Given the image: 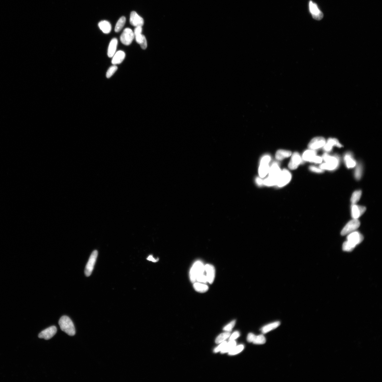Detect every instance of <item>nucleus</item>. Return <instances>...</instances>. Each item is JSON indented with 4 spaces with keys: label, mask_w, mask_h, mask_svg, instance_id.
Here are the masks:
<instances>
[{
    "label": "nucleus",
    "mask_w": 382,
    "mask_h": 382,
    "mask_svg": "<svg viewBox=\"0 0 382 382\" xmlns=\"http://www.w3.org/2000/svg\"><path fill=\"white\" fill-rule=\"evenodd\" d=\"M281 171L278 163L273 162L270 167L268 176L263 180V185L268 187L276 185Z\"/></svg>",
    "instance_id": "f257e3e1"
},
{
    "label": "nucleus",
    "mask_w": 382,
    "mask_h": 382,
    "mask_svg": "<svg viewBox=\"0 0 382 382\" xmlns=\"http://www.w3.org/2000/svg\"><path fill=\"white\" fill-rule=\"evenodd\" d=\"M325 162L320 166V168L325 170L334 171L337 169L340 164V159L338 156H331L325 153L322 157Z\"/></svg>",
    "instance_id": "f03ea898"
},
{
    "label": "nucleus",
    "mask_w": 382,
    "mask_h": 382,
    "mask_svg": "<svg viewBox=\"0 0 382 382\" xmlns=\"http://www.w3.org/2000/svg\"><path fill=\"white\" fill-rule=\"evenodd\" d=\"M59 325L62 331L69 336H73L75 334V328L70 317L63 316L59 320Z\"/></svg>",
    "instance_id": "7ed1b4c3"
},
{
    "label": "nucleus",
    "mask_w": 382,
    "mask_h": 382,
    "mask_svg": "<svg viewBox=\"0 0 382 382\" xmlns=\"http://www.w3.org/2000/svg\"><path fill=\"white\" fill-rule=\"evenodd\" d=\"M205 273L204 265L200 261H197L193 264L190 271V279L191 282L194 283L196 282V278L199 276Z\"/></svg>",
    "instance_id": "20e7f679"
},
{
    "label": "nucleus",
    "mask_w": 382,
    "mask_h": 382,
    "mask_svg": "<svg viewBox=\"0 0 382 382\" xmlns=\"http://www.w3.org/2000/svg\"><path fill=\"white\" fill-rule=\"evenodd\" d=\"M292 179V174L287 169L281 170L279 174L276 186L282 188L288 184Z\"/></svg>",
    "instance_id": "39448f33"
},
{
    "label": "nucleus",
    "mask_w": 382,
    "mask_h": 382,
    "mask_svg": "<svg viewBox=\"0 0 382 382\" xmlns=\"http://www.w3.org/2000/svg\"><path fill=\"white\" fill-rule=\"evenodd\" d=\"M360 225V222L358 219H353L349 221L343 228L341 232L342 236L347 235L351 232L355 231Z\"/></svg>",
    "instance_id": "423d86ee"
},
{
    "label": "nucleus",
    "mask_w": 382,
    "mask_h": 382,
    "mask_svg": "<svg viewBox=\"0 0 382 382\" xmlns=\"http://www.w3.org/2000/svg\"><path fill=\"white\" fill-rule=\"evenodd\" d=\"M135 38L134 32L130 28H126L124 30L120 37L122 43L125 45H130Z\"/></svg>",
    "instance_id": "0eeeda50"
},
{
    "label": "nucleus",
    "mask_w": 382,
    "mask_h": 382,
    "mask_svg": "<svg viewBox=\"0 0 382 382\" xmlns=\"http://www.w3.org/2000/svg\"><path fill=\"white\" fill-rule=\"evenodd\" d=\"M98 254V251L95 250L91 255L85 270V275L87 277L90 276L92 273L97 258Z\"/></svg>",
    "instance_id": "6e6552de"
},
{
    "label": "nucleus",
    "mask_w": 382,
    "mask_h": 382,
    "mask_svg": "<svg viewBox=\"0 0 382 382\" xmlns=\"http://www.w3.org/2000/svg\"><path fill=\"white\" fill-rule=\"evenodd\" d=\"M326 141L324 138L322 137H316L313 138L309 144V149L313 150H317L324 146Z\"/></svg>",
    "instance_id": "1a4fd4ad"
},
{
    "label": "nucleus",
    "mask_w": 382,
    "mask_h": 382,
    "mask_svg": "<svg viewBox=\"0 0 382 382\" xmlns=\"http://www.w3.org/2000/svg\"><path fill=\"white\" fill-rule=\"evenodd\" d=\"M309 8L312 17L315 20H320L323 17V14L318 8L317 5L310 1L309 2Z\"/></svg>",
    "instance_id": "9d476101"
},
{
    "label": "nucleus",
    "mask_w": 382,
    "mask_h": 382,
    "mask_svg": "<svg viewBox=\"0 0 382 382\" xmlns=\"http://www.w3.org/2000/svg\"><path fill=\"white\" fill-rule=\"evenodd\" d=\"M347 239L348 242L356 247L362 242L364 237L359 232L355 231L348 234Z\"/></svg>",
    "instance_id": "9b49d317"
},
{
    "label": "nucleus",
    "mask_w": 382,
    "mask_h": 382,
    "mask_svg": "<svg viewBox=\"0 0 382 382\" xmlns=\"http://www.w3.org/2000/svg\"><path fill=\"white\" fill-rule=\"evenodd\" d=\"M302 162V159L298 152H296L293 153L292 156L289 163L288 167L290 169L294 170L296 169Z\"/></svg>",
    "instance_id": "f8f14e48"
},
{
    "label": "nucleus",
    "mask_w": 382,
    "mask_h": 382,
    "mask_svg": "<svg viewBox=\"0 0 382 382\" xmlns=\"http://www.w3.org/2000/svg\"><path fill=\"white\" fill-rule=\"evenodd\" d=\"M57 329L56 326H52L42 331L39 334L40 338L49 340L53 337L57 333Z\"/></svg>",
    "instance_id": "ddd939ff"
},
{
    "label": "nucleus",
    "mask_w": 382,
    "mask_h": 382,
    "mask_svg": "<svg viewBox=\"0 0 382 382\" xmlns=\"http://www.w3.org/2000/svg\"><path fill=\"white\" fill-rule=\"evenodd\" d=\"M130 22L131 25L135 27H142L144 24L143 19L135 11L131 13Z\"/></svg>",
    "instance_id": "4468645a"
},
{
    "label": "nucleus",
    "mask_w": 382,
    "mask_h": 382,
    "mask_svg": "<svg viewBox=\"0 0 382 382\" xmlns=\"http://www.w3.org/2000/svg\"><path fill=\"white\" fill-rule=\"evenodd\" d=\"M366 208L364 206L353 204L351 206V216L353 219H358L366 211Z\"/></svg>",
    "instance_id": "2eb2a0df"
},
{
    "label": "nucleus",
    "mask_w": 382,
    "mask_h": 382,
    "mask_svg": "<svg viewBox=\"0 0 382 382\" xmlns=\"http://www.w3.org/2000/svg\"><path fill=\"white\" fill-rule=\"evenodd\" d=\"M204 270L207 282L212 284L215 280V276L214 267L212 265L207 264L204 265Z\"/></svg>",
    "instance_id": "dca6fc26"
},
{
    "label": "nucleus",
    "mask_w": 382,
    "mask_h": 382,
    "mask_svg": "<svg viewBox=\"0 0 382 382\" xmlns=\"http://www.w3.org/2000/svg\"><path fill=\"white\" fill-rule=\"evenodd\" d=\"M344 160L346 165L348 168H352L356 167V162L351 152H348L345 154Z\"/></svg>",
    "instance_id": "f3484780"
},
{
    "label": "nucleus",
    "mask_w": 382,
    "mask_h": 382,
    "mask_svg": "<svg viewBox=\"0 0 382 382\" xmlns=\"http://www.w3.org/2000/svg\"><path fill=\"white\" fill-rule=\"evenodd\" d=\"M269 163L260 162L258 173L260 178H264L266 176L270 169Z\"/></svg>",
    "instance_id": "a211bd4d"
},
{
    "label": "nucleus",
    "mask_w": 382,
    "mask_h": 382,
    "mask_svg": "<svg viewBox=\"0 0 382 382\" xmlns=\"http://www.w3.org/2000/svg\"><path fill=\"white\" fill-rule=\"evenodd\" d=\"M125 53L123 51L119 50L116 52L112 57V64L115 65L120 64L123 62L125 57Z\"/></svg>",
    "instance_id": "6ab92c4d"
},
{
    "label": "nucleus",
    "mask_w": 382,
    "mask_h": 382,
    "mask_svg": "<svg viewBox=\"0 0 382 382\" xmlns=\"http://www.w3.org/2000/svg\"><path fill=\"white\" fill-rule=\"evenodd\" d=\"M118 44L117 38H114L111 40L108 50V55L109 57H112L116 53Z\"/></svg>",
    "instance_id": "aec40b11"
},
{
    "label": "nucleus",
    "mask_w": 382,
    "mask_h": 382,
    "mask_svg": "<svg viewBox=\"0 0 382 382\" xmlns=\"http://www.w3.org/2000/svg\"><path fill=\"white\" fill-rule=\"evenodd\" d=\"M316 156V151L309 149L304 152L302 159L304 161L311 162L313 159Z\"/></svg>",
    "instance_id": "412c9836"
},
{
    "label": "nucleus",
    "mask_w": 382,
    "mask_h": 382,
    "mask_svg": "<svg viewBox=\"0 0 382 382\" xmlns=\"http://www.w3.org/2000/svg\"><path fill=\"white\" fill-rule=\"evenodd\" d=\"M99 29L104 34H109L111 31L112 26L109 21H102L98 24Z\"/></svg>",
    "instance_id": "4be33fe9"
},
{
    "label": "nucleus",
    "mask_w": 382,
    "mask_h": 382,
    "mask_svg": "<svg viewBox=\"0 0 382 382\" xmlns=\"http://www.w3.org/2000/svg\"><path fill=\"white\" fill-rule=\"evenodd\" d=\"M292 154V152L290 151L280 149L276 152L275 157L276 159L282 160L291 156Z\"/></svg>",
    "instance_id": "5701e85b"
},
{
    "label": "nucleus",
    "mask_w": 382,
    "mask_h": 382,
    "mask_svg": "<svg viewBox=\"0 0 382 382\" xmlns=\"http://www.w3.org/2000/svg\"><path fill=\"white\" fill-rule=\"evenodd\" d=\"M280 324V322L276 321L265 325L261 329L262 333L263 334L267 333L278 327Z\"/></svg>",
    "instance_id": "b1692460"
},
{
    "label": "nucleus",
    "mask_w": 382,
    "mask_h": 382,
    "mask_svg": "<svg viewBox=\"0 0 382 382\" xmlns=\"http://www.w3.org/2000/svg\"><path fill=\"white\" fill-rule=\"evenodd\" d=\"M193 287L196 291L201 293L206 292L208 291L209 289L207 285L199 282H195L194 283Z\"/></svg>",
    "instance_id": "393cba45"
},
{
    "label": "nucleus",
    "mask_w": 382,
    "mask_h": 382,
    "mask_svg": "<svg viewBox=\"0 0 382 382\" xmlns=\"http://www.w3.org/2000/svg\"><path fill=\"white\" fill-rule=\"evenodd\" d=\"M236 342L235 340H231L228 342H227L225 348L221 351V353H229L236 346Z\"/></svg>",
    "instance_id": "a878e982"
},
{
    "label": "nucleus",
    "mask_w": 382,
    "mask_h": 382,
    "mask_svg": "<svg viewBox=\"0 0 382 382\" xmlns=\"http://www.w3.org/2000/svg\"><path fill=\"white\" fill-rule=\"evenodd\" d=\"M126 21V19L124 16L121 17L117 22L115 28V31L119 32L123 28Z\"/></svg>",
    "instance_id": "bb28decb"
},
{
    "label": "nucleus",
    "mask_w": 382,
    "mask_h": 382,
    "mask_svg": "<svg viewBox=\"0 0 382 382\" xmlns=\"http://www.w3.org/2000/svg\"><path fill=\"white\" fill-rule=\"evenodd\" d=\"M362 192L361 190H356L353 194L351 199V203L353 204H356L361 198Z\"/></svg>",
    "instance_id": "cd10ccee"
},
{
    "label": "nucleus",
    "mask_w": 382,
    "mask_h": 382,
    "mask_svg": "<svg viewBox=\"0 0 382 382\" xmlns=\"http://www.w3.org/2000/svg\"><path fill=\"white\" fill-rule=\"evenodd\" d=\"M363 167L361 163H359L357 165L355 170L354 176L356 179L359 180L362 178L363 173Z\"/></svg>",
    "instance_id": "c85d7f7f"
},
{
    "label": "nucleus",
    "mask_w": 382,
    "mask_h": 382,
    "mask_svg": "<svg viewBox=\"0 0 382 382\" xmlns=\"http://www.w3.org/2000/svg\"><path fill=\"white\" fill-rule=\"evenodd\" d=\"M230 336L231 333L229 332L221 333L216 339L215 342L217 344H220V343L225 341V340L227 339Z\"/></svg>",
    "instance_id": "c756f323"
},
{
    "label": "nucleus",
    "mask_w": 382,
    "mask_h": 382,
    "mask_svg": "<svg viewBox=\"0 0 382 382\" xmlns=\"http://www.w3.org/2000/svg\"><path fill=\"white\" fill-rule=\"evenodd\" d=\"M244 348V346L243 345H240L235 347L229 352L230 355H236L241 352Z\"/></svg>",
    "instance_id": "7c9ffc66"
},
{
    "label": "nucleus",
    "mask_w": 382,
    "mask_h": 382,
    "mask_svg": "<svg viewBox=\"0 0 382 382\" xmlns=\"http://www.w3.org/2000/svg\"><path fill=\"white\" fill-rule=\"evenodd\" d=\"M266 341V340L265 337L263 335H260L258 336H256L253 342L255 344H263Z\"/></svg>",
    "instance_id": "2f4dec72"
},
{
    "label": "nucleus",
    "mask_w": 382,
    "mask_h": 382,
    "mask_svg": "<svg viewBox=\"0 0 382 382\" xmlns=\"http://www.w3.org/2000/svg\"><path fill=\"white\" fill-rule=\"evenodd\" d=\"M327 143L332 146H336L338 148H341L342 145L340 144L338 140L335 138H329L327 141Z\"/></svg>",
    "instance_id": "473e14b6"
},
{
    "label": "nucleus",
    "mask_w": 382,
    "mask_h": 382,
    "mask_svg": "<svg viewBox=\"0 0 382 382\" xmlns=\"http://www.w3.org/2000/svg\"><path fill=\"white\" fill-rule=\"evenodd\" d=\"M356 246L351 244L350 243L348 242V241L345 242L343 243L342 245V249L343 251L346 252H351L353 250V249L355 248Z\"/></svg>",
    "instance_id": "72a5a7b5"
},
{
    "label": "nucleus",
    "mask_w": 382,
    "mask_h": 382,
    "mask_svg": "<svg viewBox=\"0 0 382 382\" xmlns=\"http://www.w3.org/2000/svg\"><path fill=\"white\" fill-rule=\"evenodd\" d=\"M118 70L117 66L113 65L110 67L106 73V77L107 78H109L115 72Z\"/></svg>",
    "instance_id": "f704fd0d"
},
{
    "label": "nucleus",
    "mask_w": 382,
    "mask_h": 382,
    "mask_svg": "<svg viewBox=\"0 0 382 382\" xmlns=\"http://www.w3.org/2000/svg\"><path fill=\"white\" fill-rule=\"evenodd\" d=\"M235 323H236V321H232L230 323L223 328V330L227 332H231L232 330V329L234 327Z\"/></svg>",
    "instance_id": "c9c22d12"
},
{
    "label": "nucleus",
    "mask_w": 382,
    "mask_h": 382,
    "mask_svg": "<svg viewBox=\"0 0 382 382\" xmlns=\"http://www.w3.org/2000/svg\"><path fill=\"white\" fill-rule=\"evenodd\" d=\"M309 168L310 170L314 173H321L324 172L323 170L320 167L318 168L315 166H310Z\"/></svg>",
    "instance_id": "e433bc0d"
},
{
    "label": "nucleus",
    "mask_w": 382,
    "mask_h": 382,
    "mask_svg": "<svg viewBox=\"0 0 382 382\" xmlns=\"http://www.w3.org/2000/svg\"><path fill=\"white\" fill-rule=\"evenodd\" d=\"M227 342L226 341H224L223 342H221L220 345H219L218 347L216 348L214 350V352L215 353H217L219 352V351L222 350L225 347Z\"/></svg>",
    "instance_id": "4c0bfd02"
},
{
    "label": "nucleus",
    "mask_w": 382,
    "mask_h": 382,
    "mask_svg": "<svg viewBox=\"0 0 382 382\" xmlns=\"http://www.w3.org/2000/svg\"><path fill=\"white\" fill-rule=\"evenodd\" d=\"M323 159L322 157L318 156H316L311 162L315 163V164H321L322 162Z\"/></svg>",
    "instance_id": "58836bf2"
},
{
    "label": "nucleus",
    "mask_w": 382,
    "mask_h": 382,
    "mask_svg": "<svg viewBox=\"0 0 382 382\" xmlns=\"http://www.w3.org/2000/svg\"><path fill=\"white\" fill-rule=\"evenodd\" d=\"M240 336V334L239 332L238 331L235 332L231 335L230 337L229 341L235 340L237 338Z\"/></svg>",
    "instance_id": "ea45409f"
},
{
    "label": "nucleus",
    "mask_w": 382,
    "mask_h": 382,
    "mask_svg": "<svg viewBox=\"0 0 382 382\" xmlns=\"http://www.w3.org/2000/svg\"><path fill=\"white\" fill-rule=\"evenodd\" d=\"M141 48L143 50H145L147 46V41L145 37H144L142 42L140 44Z\"/></svg>",
    "instance_id": "a19ab883"
},
{
    "label": "nucleus",
    "mask_w": 382,
    "mask_h": 382,
    "mask_svg": "<svg viewBox=\"0 0 382 382\" xmlns=\"http://www.w3.org/2000/svg\"><path fill=\"white\" fill-rule=\"evenodd\" d=\"M256 337L255 335H254L253 333H250L248 334L247 337L248 342H253Z\"/></svg>",
    "instance_id": "79ce46f5"
},
{
    "label": "nucleus",
    "mask_w": 382,
    "mask_h": 382,
    "mask_svg": "<svg viewBox=\"0 0 382 382\" xmlns=\"http://www.w3.org/2000/svg\"><path fill=\"white\" fill-rule=\"evenodd\" d=\"M333 146H332L329 144L327 143H326L325 145L323 146V150L326 152H330L333 149Z\"/></svg>",
    "instance_id": "37998d69"
},
{
    "label": "nucleus",
    "mask_w": 382,
    "mask_h": 382,
    "mask_svg": "<svg viewBox=\"0 0 382 382\" xmlns=\"http://www.w3.org/2000/svg\"><path fill=\"white\" fill-rule=\"evenodd\" d=\"M142 27L139 26L135 27L134 32V36L138 34H142Z\"/></svg>",
    "instance_id": "c03bdc74"
},
{
    "label": "nucleus",
    "mask_w": 382,
    "mask_h": 382,
    "mask_svg": "<svg viewBox=\"0 0 382 382\" xmlns=\"http://www.w3.org/2000/svg\"><path fill=\"white\" fill-rule=\"evenodd\" d=\"M256 182L259 186H262L263 185V180L260 178H257L256 179Z\"/></svg>",
    "instance_id": "a18cd8bd"
},
{
    "label": "nucleus",
    "mask_w": 382,
    "mask_h": 382,
    "mask_svg": "<svg viewBox=\"0 0 382 382\" xmlns=\"http://www.w3.org/2000/svg\"><path fill=\"white\" fill-rule=\"evenodd\" d=\"M147 259L149 261H151L153 262H156L158 261L159 260L158 258H157V259H155L153 257V256L152 255L149 256L148 257Z\"/></svg>",
    "instance_id": "49530a36"
}]
</instances>
